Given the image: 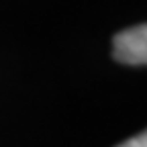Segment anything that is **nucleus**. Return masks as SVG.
<instances>
[{"label": "nucleus", "mask_w": 147, "mask_h": 147, "mask_svg": "<svg viewBox=\"0 0 147 147\" xmlns=\"http://www.w3.org/2000/svg\"><path fill=\"white\" fill-rule=\"evenodd\" d=\"M113 59L125 65H147V23L133 25L115 35Z\"/></svg>", "instance_id": "1"}, {"label": "nucleus", "mask_w": 147, "mask_h": 147, "mask_svg": "<svg viewBox=\"0 0 147 147\" xmlns=\"http://www.w3.org/2000/svg\"><path fill=\"white\" fill-rule=\"evenodd\" d=\"M117 147H147V129H145L143 133H139V135H135V137H131V139L123 141V143L117 145Z\"/></svg>", "instance_id": "2"}]
</instances>
